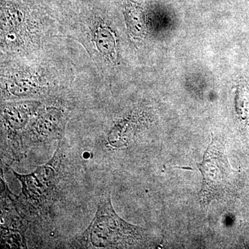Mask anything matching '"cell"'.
I'll return each instance as SVG.
<instances>
[{"mask_svg": "<svg viewBox=\"0 0 249 249\" xmlns=\"http://www.w3.org/2000/svg\"><path fill=\"white\" fill-rule=\"evenodd\" d=\"M144 232L145 229L129 224L116 213L110 194H107L98 204L96 216L80 240L87 248H133L141 245Z\"/></svg>", "mask_w": 249, "mask_h": 249, "instance_id": "6da1fadb", "label": "cell"}, {"mask_svg": "<svg viewBox=\"0 0 249 249\" xmlns=\"http://www.w3.org/2000/svg\"><path fill=\"white\" fill-rule=\"evenodd\" d=\"M31 108L26 103L8 105L3 112L4 122L8 129L18 131L24 127L31 116Z\"/></svg>", "mask_w": 249, "mask_h": 249, "instance_id": "8992f818", "label": "cell"}, {"mask_svg": "<svg viewBox=\"0 0 249 249\" xmlns=\"http://www.w3.org/2000/svg\"><path fill=\"white\" fill-rule=\"evenodd\" d=\"M6 91L10 95L16 97L31 96L40 89V83L37 78L25 74L16 76L12 80H8L6 85Z\"/></svg>", "mask_w": 249, "mask_h": 249, "instance_id": "52a82bcc", "label": "cell"}, {"mask_svg": "<svg viewBox=\"0 0 249 249\" xmlns=\"http://www.w3.org/2000/svg\"><path fill=\"white\" fill-rule=\"evenodd\" d=\"M197 167L203 178L199 201L207 211L213 201L226 199L231 194L237 174L229 164L225 148L213 136Z\"/></svg>", "mask_w": 249, "mask_h": 249, "instance_id": "7a4b0ae2", "label": "cell"}, {"mask_svg": "<svg viewBox=\"0 0 249 249\" xmlns=\"http://www.w3.org/2000/svg\"><path fill=\"white\" fill-rule=\"evenodd\" d=\"M62 123V115L60 111L56 109H51L43 115H41L38 121L36 122L37 132L43 137L53 135L55 131L60 127Z\"/></svg>", "mask_w": 249, "mask_h": 249, "instance_id": "ba28073f", "label": "cell"}, {"mask_svg": "<svg viewBox=\"0 0 249 249\" xmlns=\"http://www.w3.org/2000/svg\"><path fill=\"white\" fill-rule=\"evenodd\" d=\"M93 43L99 53L107 60L114 62L117 58V37L114 30L103 21L96 22L91 30Z\"/></svg>", "mask_w": 249, "mask_h": 249, "instance_id": "277c9868", "label": "cell"}, {"mask_svg": "<svg viewBox=\"0 0 249 249\" xmlns=\"http://www.w3.org/2000/svg\"><path fill=\"white\" fill-rule=\"evenodd\" d=\"M124 16L129 34L135 38L142 39L147 34L145 11L141 5L132 0L124 3Z\"/></svg>", "mask_w": 249, "mask_h": 249, "instance_id": "5b68a950", "label": "cell"}, {"mask_svg": "<svg viewBox=\"0 0 249 249\" xmlns=\"http://www.w3.org/2000/svg\"><path fill=\"white\" fill-rule=\"evenodd\" d=\"M58 151L47 164L29 175L16 174L22 185V193L31 204L43 207L52 199L58 181L61 155Z\"/></svg>", "mask_w": 249, "mask_h": 249, "instance_id": "3957f363", "label": "cell"}, {"mask_svg": "<svg viewBox=\"0 0 249 249\" xmlns=\"http://www.w3.org/2000/svg\"><path fill=\"white\" fill-rule=\"evenodd\" d=\"M235 107L237 114L243 120L249 119V90L242 85L237 90Z\"/></svg>", "mask_w": 249, "mask_h": 249, "instance_id": "9c48e42d", "label": "cell"}]
</instances>
